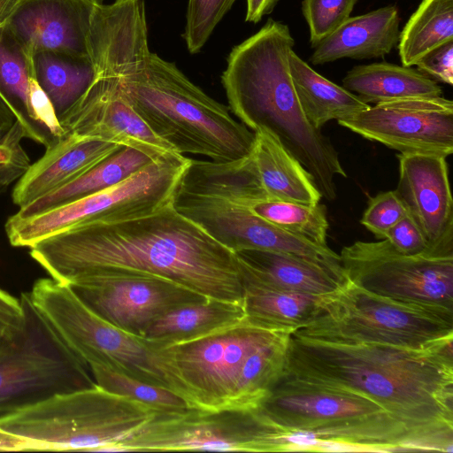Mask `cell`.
Returning a JSON list of instances; mask_svg holds the SVG:
<instances>
[{"instance_id": "cell-1", "label": "cell", "mask_w": 453, "mask_h": 453, "mask_svg": "<svg viewBox=\"0 0 453 453\" xmlns=\"http://www.w3.org/2000/svg\"><path fill=\"white\" fill-rule=\"evenodd\" d=\"M30 255L64 284L101 273H143L171 280L206 298L243 303L237 255L173 203L133 219L73 226L39 241L30 247Z\"/></svg>"}, {"instance_id": "cell-2", "label": "cell", "mask_w": 453, "mask_h": 453, "mask_svg": "<svg viewBox=\"0 0 453 453\" xmlns=\"http://www.w3.org/2000/svg\"><path fill=\"white\" fill-rule=\"evenodd\" d=\"M279 378L370 398L427 451L453 452V346L342 343L290 334Z\"/></svg>"}, {"instance_id": "cell-3", "label": "cell", "mask_w": 453, "mask_h": 453, "mask_svg": "<svg viewBox=\"0 0 453 453\" xmlns=\"http://www.w3.org/2000/svg\"><path fill=\"white\" fill-rule=\"evenodd\" d=\"M294 43L288 27L269 19L232 49L221 82L229 110L253 132H271L308 172L321 196L332 202L335 177L347 173L334 145L303 111L289 70Z\"/></svg>"}, {"instance_id": "cell-4", "label": "cell", "mask_w": 453, "mask_h": 453, "mask_svg": "<svg viewBox=\"0 0 453 453\" xmlns=\"http://www.w3.org/2000/svg\"><path fill=\"white\" fill-rule=\"evenodd\" d=\"M112 78L148 127L179 153L204 156L216 163L250 155L254 132L237 122L228 106L205 94L174 63L151 52Z\"/></svg>"}, {"instance_id": "cell-5", "label": "cell", "mask_w": 453, "mask_h": 453, "mask_svg": "<svg viewBox=\"0 0 453 453\" xmlns=\"http://www.w3.org/2000/svg\"><path fill=\"white\" fill-rule=\"evenodd\" d=\"M257 408L280 430L311 434L344 451H427L386 409L355 393L279 378Z\"/></svg>"}, {"instance_id": "cell-6", "label": "cell", "mask_w": 453, "mask_h": 453, "mask_svg": "<svg viewBox=\"0 0 453 453\" xmlns=\"http://www.w3.org/2000/svg\"><path fill=\"white\" fill-rule=\"evenodd\" d=\"M29 298L65 345L87 365H100L169 388L196 408L165 347L124 331L89 309L53 279L36 280Z\"/></svg>"}, {"instance_id": "cell-7", "label": "cell", "mask_w": 453, "mask_h": 453, "mask_svg": "<svg viewBox=\"0 0 453 453\" xmlns=\"http://www.w3.org/2000/svg\"><path fill=\"white\" fill-rule=\"evenodd\" d=\"M291 334L342 343L437 347L453 342V309L397 301L346 279L321 296L309 320Z\"/></svg>"}, {"instance_id": "cell-8", "label": "cell", "mask_w": 453, "mask_h": 453, "mask_svg": "<svg viewBox=\"0 0 453 453\" xmlns=\"http://www.w3.org/2000/svg\"><path fill=\"white\" fill-rule=\"evenodd\" d=\"M158 412L96 385L0 417V429L39 443L43 451L107 452Z\"/></svg>"}, {"instance_id": "cell-9", "label": "cell", "mask_w": 453, "mask_h": 453, "mask_svg": "<svg viewBox=\"0 0 453 453\" xmlns=\"http://www.w3.org/2000/svg\"><path fill=\"white\" fill-rule=\"evenodd\" d=\"M191 159L174 152L101 192L29 217L16 213L5 223L14 247L30 248L73 226L114 222L152 213L174 202Z\"/></svg>"}, {"instance_id": "cell-10", "label": "cell", "mask_w": 453, "mask_h": 453, "mask_svg": "<svg viewBox=\"0 0 453 453\" xmlns=\"http://www.w3.org/2000/svg\"><path fill=\"white\" fill-rule=\"evenodd\" d=\"M23 321L0 347V417L54 395L95 387L89 367L21 294Z\"/></svg>"}, {"instance_id": "cell-11", "label": "cell", "mask_w": 453, "mask_h": 453, "mask_svg": "<svg viewBox=\"0 0 453 453\" xmlns=\"http://www.w3.org/2000/svg\"><path fill=\"white\" fill-rule=\"evenodd\" d=\"M281 434L258 408L160 411L107 452H275L280 451Z\"/></svg>"}, {"instance_id": "cell-12", "label": "cell", "mask_w": 453, "mask_h": 453, "mask_svg": "<svg viewBox=\"0 0 453 453\" xmlns=\"http://www.w3.org/2000/svg\"><path fill=\"white\" fill-rule=\"evenodd\" d=\"M339 256L345 278L372 293L453 309V255H406L382 239L355 242Z\"/></svg>"}, {"instance_id": "cell-13", "label": "cell", "mask_w": 453, "mask_h": 453, "mask_svg": "<svg viewBox=\"0 0 453 453\" xmlns=\"http://www.w3.org/2000/svg\"><path fill=\"white\" fill-rule=\"evenodd\" d=\"M290 333L247 316L203 336L165 347L200 410L230 409L239 373L249 356L278 336Z\"/></svg>"}, {"instance_id": "cell-14", "label": "cell", "mask_w": 453, "mask_h": 453, "mask_svg": "<svg viewBox=\"0 0 453 453\" xmlns=\"http://www.w3.org/2000/svg\"><path fill=\"white\" fill-rule=\"evenodd\" d=\"M173 205L234 253L244 250L288 253L314 262L344 279L340 256L328 246H319L289 234L240 203L180 188Z\"/></svg>"}, {"instance_id": "cell-15", "label": "cell", "mask_w": 453, "mask_h": 453, "mask_svg": "<svg viewBox=\"0 0 453 453\" xmlns=\"http://www.w3.org/2000/svg\"><path fill=\"white\" fill-rule=\"evenodd\" d=\"M66 285L98 316L141 336L173 309L206 298L171 280L143 273H95Z\"/></svg>"}, {"instance_id": "cell-16", "label": "cell", "mask_w": 453, "mask_h": 453, "mask_svg": "<svg viewBox=\"0 0 453 453\" xmlns=\"http://www.w3.org/2000/svg\"><path fill=\"white\" fill-rule=\"evenodd\" d=\"M337 121L400 153H453V102L442 96L380 103Z\"/></svg>"}, {"instance_id": "cell-17", "label": "cell", "mask_w": 453, "mask_h": 453, "mask_svg": "<svg viewBox=\"0 0 453 453\" xmlns=\"http://www.w3.org/2000/svg\"><path fill=\"white\" fill-rule=\"evenodd\" d=\"M58 121L63 134L134 148L157 159L178 152L142 120L112 77L95 74L84 94Z\"/></svg>"}, {"instance_id": "cell-18", "label": "cell", "mask_w": 453, "mask_h": 453, "mask_svg": "<svg viewBox=\"0 0 453 453\" xmlns=\"http://www.w3.org/2000/svg\"><path fill=\"white\" fill-rule=\"evenodd\" d=\"M396 195L436 255H453V200L445 157L399 153Z\"/></svg>"}, {"instance_id": "cell-19", "label": "cell", "mask_w": 453, "mask_h": 453, "mask_svg": "<svg viewBox=\"0 0 453 453\" xmlns=\"http://www.w3.org/2000/svg\"><path fill=\"white\" fill-rule=\"evenodd\" d=\"M104 0H13L4 23L33 53L88 58L93 14Z\"/></svg>"}, {"instance_id": "cell-20", "label": "cell", "mask_w": 453, "mask_h": 453, "mask_svg": "<svg viewBox=\"0 0 453 453\" xmlns=\"http://www.w3.org/2000/svg\"><path fill=\"white\" fill-rule=\"evenodd\" d=\"M122 147L73 134H63L19 179L12 194L13 203L20 208L58 189Z\"/></svg>"}, {"instance_id": "cell-21", "label": "cell", "mask_w": 453, "mask_h": 453, "mask_svg": "<svg viewBox=\"0 0 453 453\" xmlns=\"http://www.w3.org/2000/svg\"><path fill=\"white\" fill-rule=\"evenodd\" d=\"M399 24L395 5L349 17L314 48L309 60L323 65L341 58H383L398 43Z\"/></svg>"}, {"instance_id": "cell-22", "label": "cell", "mask_w": 453, "mask_h": 453, "mask_svg": "<svg viewBox=\"0 0 453 453\" xmlns=\"http://www.w3.org/2000/svg\"><path fill=\"white\" fill-rule=\"evenodd\" d=\"M33 55L2 21L0 98L13 113L23 136L49 148L59 138L38 120L31 104V93L36 81Z\"/></svg>"}, {"instance_id": "cell-23", "label": "cell", "mask_w": 453, "mask_h": 453, "mask_svg": "<svg viewBox=\"0 0 453 453\" xmlns=\"http://www.w3.org/2000/svg\"><path fill=\"white\" fill-rule=\"evenodd\" d=\"M250 157L260 182L272 199L315 204L321 195L310 174L267 129L254 131Z\"/></svg>"}, {"instance_id": "cell-24", "label": "cell", "mask_w": 453, "mask_h": 453, "mask_svg": "<svg viewBox=\"0 0 453 453\" xmlns=\"http://www.w3.org/2000/svg\"><path fill=\"white\" fill-rule=\"evenodd\" d=\"M235 254L246 275L274 288L323 296L344 282L323 266L292 254L262 250Z\"/></svg>"}, {"instance_id": "cell-25", "label": "cell", "mask_w": 453, "mask_h": 453, "mask_svg": "<svg viewBox=\"0 0 453 453\" xmlns=\"http://www.w3.org/2000/svg\"><path fill=\"white\" fill-rule=\"evenodd\" d=\"M158 159L137 149L122 147L73 181L20 207L16 214L20 217L36 215L101 192L122 182Z\"/></svg>"}, {"instance_id": "cell-26", "label": "cell", "mask_w": 453, "mask_h": 453, "mask_svg": "<svg viewBox=\"0 0 453 453\" xmlns=\"http://www.w3.org/2000/svg\"><path fill=\"white\" fill-rule=\"evenodd\" d=\"M245 316L243 303L205 298L173 309L153 322L142 336L167 347L203 336Z\"/></svg>"}, {"instance_id": "cell-27", "label": "cell", "mask_w": 453, "mask_h": 453, "mask_svg": "<svg viewBox=\"0 0 453 453\" xmlns=\"http://www.w3.org/2000/svg\"><path fill=\"white\" fill-rule=\"evenodd\" d=\"M342 85L368 104L442 96L441 86L422 73L386 62L353 67L343 78Z\"/></svg>"}, {"instance_id": "cell-28", "label": "cell", "mask_w": 453, "mask_h": 453, "mask_svg": "<svg viewBox=\"0 0 453 453\" xmlns=\"http://www.w3.org/2000/svg\"><path fill=\"white\" fill-rule=\"evenodd\" d=\"M289 70L303 111L311 126L321 127L332 119H342L369 108L354 93L313 70L293 50Z\"/></svg>"}, {"instance_id": "cell-29", "label": "cell", "mask_w": 453, "mask_h": 453, "mask_svg": "<svg viewBox=\"0 0 453 453\" xmlns=\"http://www.w3.org/2000/svg\"><path fill=\"white\" fill-rule=\"evenodd\" d=\"M242 279L246 316L257 323L290 333L309 320L321 296L268 286L243 272Z\"/></svg>"}, {"instance_id": "cell-30", "label": "cell", "mask_w": 453, "mask_h": 453, "mask_svg": "<svg viewBox=\"0 0 453 453\" xmlns=\"http://www.w3.org/2000/svg\"><path fill=\"white\" fill-rule=\"evenodd\" d=\"M33 61L35 79L50 99L58 119L84 94L95 78L88 58L36 51Z\"/></svg>"}, {"instance_id": "cell-31", "label": "cell", "mask_w": 453, "mask_h": 453, "mask_svg": "<svg viewBox=\"0 0 453 453\" xmlns=\"http://www.w3.org/2000/svg\"><path fill=\"white\" fill-rule=\"evenodd\" d=\"M453 41V0H422L400 32L398 51L403 66Z\"/></svg>"}, {"instance_id": "cell-32", "label": "cell", "mask_w": 453, "mask_h": 453, "mask_svg": "<svg viewBox=\"0 0 453 453\" xmlns=\"http://www.w3.org/2000/svg\"><path fill=\"white\" fill-rule=\"evenodd\" d=\"M254 214L284 231L319 246H327L326 206L265 199L245 206Z\"/></svg>"}, {"instance_id": "cell-33", "label": "cell", "mask_w": 453, "mask_h": 453, "mask_svg": "<svg viewBox=\"0 0 453 453\" xmlns=\"http://www.w3.org/2000/svg\"><path fill=\"white\" fill-rule=\"evenodd\" d=\"M96 384L103 389L139 401L160 411L183 412L194 408L174 391L143 382L126 374L100 366H89Z\"/></svg>"}, {"instance_id": "cell-34", "label": "cell", "mask_w": 453, "mask_h": 453, "mask_svg": "<svg viewBox=\"0 0 453 453\" xmlns=\"http://www.w3.org/2000/svg\"><path fill=\"white\" fill-rule=\"evenodd\" d=\"M236 0H188L183 38L191 54L198 53Z\"/></svg>"}, {"instance_id": "cell-35", "label": "cell", "mask_w": 453, "mask_h": 453, "mask_svg": "<svg viewBox=\"0 0 453 453\" xmlns=\"http://www.w3.org/2000/svg\"><path fill=\"white\" fill-rule=\"evenodd\" d=\"M357 0H303L302 11L315 48L349 17Z\"/></svg>"}, {"instance_id": "cell-36", "label": "cell", "mask_w": 453, "mask_h": 453, "mask_svg": "<svg viewBox=\"0 0 453 453\" xmlns=\"http://www.w3.org/2000/svg\"><path fill=\"white\" fill-rule=\"evenodd\" d=\"M408 215L395 190L379 193L368 202L360 223L376 238L383 239L393 226Z\"/></svg>"}, {"instance_id": "cell-37", "label": "cell", "mask_w": 453, "mask_h": 453, "mask_svg": "<svg viewBox=\"0 0 453 453\" xmlns=\"http://www.w3.org/2000/svg\"><path fill=\"white\" fill-rule=\"evenodd\" d=\"M383 239L395 250L403 254L436 255L432 252L423 233L409 215L388 230Z\"/></svg>"}, {"instance_id": "cell-38", "label": "cell", "mask_w": 453, "mask_h": 453, "mask_svg": "<svg viewBox=\"0 0 453 453\" xmlns=\"http://www.w3.org/2000/svg\"><path fill=\"white\" fill-rule=\"evenodd\" d=\"M418 68L435 80L453 84V41L447 42L433 49L416 65Z\"/></svg>"}, {"instance_id": "cell-39", "label": "cell", "mask_w": 453, "mask_h": 453, "mask_svg": "<svg viewBox=\"0 0 453 453\" xmlns=\"http://www.w3.org/2000/svg\"><path fill=\"white\" fill-rule=\"evenodd\" d=\"M23 307L16 298L0 288V326L18 328L23 321Z\"/></svg>"}, {"instance_id": "cell-40", "label": "cell", "mask_w": 453, "mask_h": 453, "mask_svg": "<svg viewBox=\"0 0 453 453\" xmlns=\"http://www.w3.org/2000/svg\"><path fill=\"white\" fill-rule=\"evenodd\" d=\"M30 165L24 150H20L10 162L0 165V194L16 180H19Z\"/></svg>"}, {"instance_id": "cell-41", "label": "cell", "mask_w": 453, "mask_h": 453, "mask_svg": "<svg viewBox=\"0 0 453 453\" xmlns=\"http://www.w3.org/2000/svg\"><path fill=\"white\" fill-rule=\"evenodd\" d=\"M6 451H43V449L37 442L0 429V452Z\"/></svg>"}, {"instance_id": "cell-42", "label": "cell", "mask_w": 453, "mask_h": 453, "mask_svg": "<svg viewBox=\"0 0 453 453\" xmlns=\"http://www.w3.org/2000/svg\"><path fill=\"white\" fill-rule=\"evenodd\" d=\"M19 131L22 132L13 113L0 98V143L8 142Z\"/></svg>"}, {"instance_id": "cell-43", "label": "cell", "mask_w": 453, "mask_h": 453, "mask_svg": "<svg viewBox=\"0 0 453 453\" xmlns=\"http://www.w3.org/2000/svg\"><path fill=\"white\" fill-rule=\"evenodd\" d=\"M279 0H246L247 11L245 21L258 23L262 18L270 14Z\"/></svg>"}, {"instance_id": "cell-44", "label": "cell", "mask_w": 453, "mask_h": 453, "mask_svg": "<svg viewBox=\"0 0 453 453\" xmlns=\"http://www.w3.org/2000/svg\"><path fill=\"white\" fill-rule=\"evenodd\" d=\"M23 137L22 132L19 131L8 142L0 143V165L10 162L23 150L20 145V141Z\"/></svg>"}, {"instance_id": "cell-45", "label": "cell", "mask_w": 453, "mask_h": 453, "mask_svg": "<svg viewBox=\"0 0 453 453\" xmlns=\"http://www.w3.org/2000/svg\"><path fill=\"white\" fill-rule=\"evenodd\" d=\"M18 328H10L0 326V347L6 343L13 336Z\"/></svg>"}, {"instance_id": "cell-46", "label": "cell", "mask_w": 453, "mask_h": 453, "mask_svg": "<svg viewBox=\"0 0 453 453\" xmlns=\"http://www.w3.org/2000/svg\"><path fill=\"white\" fill-rule=\"evenodd\" d=\"M13 0H0V23L4 21Z\"/></svg>"}]
</instances>
